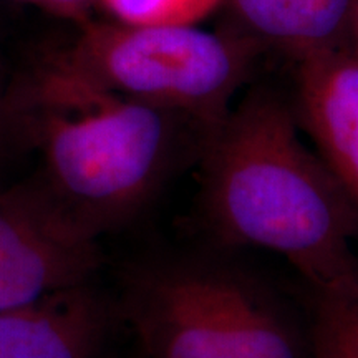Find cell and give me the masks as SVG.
Returning <instances> with one entry per match:
<instances>
[{"mask_svg":"<svg viewBox=\"0 0 358 358\" xmlns=\"http://www.w3.org/2000/svg\"><path fill=\"white\" fill-rule=\"evenodd\" d=\"M203 206L219 243L284 257L313 295L358 292V204L303 141L292 106L252 90L206 136Z\"/></svg>","mask_w":358,"mask_h":358,"instance_id":"obj_1","label":"cell"},{"mask_svg":"<svg viewBox=\"0 0 358 358\" xmlns=\"http://www.w3.org/2000/svg\"><path fill=\"white\" fill-rule=\"evenodd\" d=\"M17 116L42 153L38 187L93 241L156 198L176 169L181 131L198 123L111 92L64 55L32 78Z\"/></svg>","mask_w":358,"mask_h":358,"instance_id":"obj_2","label":"cell"},{"mask_svg":"<svg viewBox=\"0 0 358 358\" xmlns=\"http://www.w3.org/2000/svg\"><path fill=\"white\" fill-rule=\"evenodd\" d=\"M116 306L146 358H313L308 325L231 264L129 262Z\"/></svg>","mask_w":358,"mask_h":358,"instance_id":"obj_3","label":"cell"},{"mask_svg":"<svg viewBox=\"0 0 358 358\" xmlns=\"http://www.w3.org/2000/svg\"><path fill=\"white\" fill-rule=\"evenodd\" d=\"M259 53L227 29L92 20L64 57L118 95L213 128L231 110Z\"/></svg>","mask_w":358,"mask_h":358,"instance_id":"obj_4","label":"cell"},{"mask_svg":"<svg viewBox=\"0 0 358 358\" xmlns=\"http://www.w3.org/2000/svg\"><path fill=\"white\" fill-rule=\"evenodd\" d=\"M103 259L38 185L0 191V312L95 279Z\"/></svg>","mask_w":358,"mask_h":358,"instance_id":"obj_5","label":"cell"},{"mask_svg":"<svg viewBox=\"0 0 358 358\" xmlns=\"http://www.w3.org/2000/svg\"><path fill=\"white\" fill-rule=\"evenodd\" d=\"M120 319L95 279L0 312V358H101Z\"/></svg>","mask_w":358,"mask_h":358,"instance_id":"obj_6","label":"cell"},{"mask_svg":"<svg viewBox=\"0 0 358 358\" xmlns=\"http://www.w3.org/2000/svg\"><path fill=\"white\" fill-rule=\"evenodd\" d=\"M294 115L313 151L358 204V58L352 50L295 64Z\"/></svg>","mask_w":358,"mask_h":358,"instance_id":"obj_7","label":"cell"},{"mask_svg":"<svg viewBox=\"0 0 358 358\" xmlns=\"http://www.w3.org/2000/svg\"><path fill=\"white\" fill-rule=\"evenodd\" d=\"M355 0H222L224 29L294 64L350 50Z\"/></svg>","mask_w":358,"mask_h":358,"instance_id":"obj_8","label":"cell"},{"mask_svg":"<svg viewBox=\"0 0 358 358\" xmlns=\"http://www.w3.org/2000/svg\"><path fill=\"white\" fill-rule=\"evenodd\" d=\"M308 332L313 358H358V292L313 295Z\"/></svg>","mask_w":358,"mask_h":358,"instance_id":"obj_9","label":"cell"},{"mask_svg":"<svg viewBox=\"0 0 358 358\" xmlns=\"http://www.w3.org/2000/svg\"><path fill=\"white\" fill-rule=\"evenodd\" d=\"M127 25H199L221 10L222 0H98Z\"/></svg>","mask_w":358,"mask_h":358,"instance_id":"obj_10","label":"cell"},{"mask_svg":"<svg viewBox=\"0 0 358 358\" xmlns=\"http://www.w3.org/2000/svg\"><path fill=\"white\" fill-rule=\"evenodd\" d=\"M24 2L37 3L47 10L66 17V19L77 20L85 25L92 22L90 13H92L93 6L98 3V0H24Z\"/></svg>","mask_w":358,"mask_h":358,"instance_id":"obj_11","label":"cell"},{"mask_svg":"<svg viewBox=\"0 0 358 358\" xmlns=\"http://www.w3.org/2000/svg\"><path fill=\"white\" fill-rule=\"evenodd\" d=\"M350 50L358 58V0H355V8H353V20H352V38H350Z\"/></svg>","mask_w":358,"mask_h":358,"instance_id":"obj_12","label":"cell"},{"mask_svg":"<svg viewBox=\"0 0 358 358\" xmlns=\"http://www.w3.org/2000/svg\"><path fill=\"white\" fill-rule=\"evenodd\" d=\"M3 118H6V115H3L2 108H0V146H2V138H3Z\"/></svg>","mask_w":358,"mask_h":358,"instance_id":"obj_13","label":"cell"}]
</instances>
